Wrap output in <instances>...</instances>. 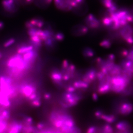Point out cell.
I'll return each mask as SVG.
<instances>
[{
	"label": "cell",
	"mask_w": 133,
	"mask_h": 133,
	"mask_svg": "<svg viewBox=\"0 0 133 133\" xmlns=\"http://www.w3.org/2000/svg\"><path fill=\"white\" fill-rule=\"evenodd\" d=\"M97 127L94 126L89 127L87 129L86 133H97Z\"/></svg>",
	"instance_id": "cell-25"
},
{
	"label": "cell",
	"mask_w": 133,
	"mask_h": 133,
	"mask_svg": "<svg viewBox=\"0 0 133 133\" xmlns=\"http://www.w3.org/2000/svg\"><path fill=\"white\" fill-rule=\"evenodd\" d=\"M4 27V24L2 21H0V30L2 29Z\"/></svg>",
	"instance_id": "cell-26"
},
{
	"label": "cell",
	"mask_w": 133,
	"mask_h": 133,
	"mask_svg": "<svg viewBox=\"0 0 133 133\" xmlns=\"http://www.w3.org/2000/svg\"><path fill=\"white\" fill-rule=\"evenodd\" d=\"M54 37L56 41H61L64 39V36L62 33L58 32L54 34Z\"/></svg>",
	"instance_id": "cell-23"
},
{
	"label": "cell",
	"mask_w": 133,
	"mask_h": 133,
	"mask_svg": "<svg viewBox=\"0 0 133 133\" xmlns=\"http://www.w3.org/2000/svg\"><path fill=\"white\" fill-rule=\"evenodd\" d=\"M1 7L4 12L9 15L16 14L19 11L21 0H2Z\"/></svg>",
	"instance_id": "cell-3"
},
{
	"label": "cell",
	"mask_w": 133,
	"mask_h": 133,
	"mask_svg": "<svg viewBox=\"0 0 133 133\" xmlns=\"http://www.w3.org/2000/svg\"><path fill=\"white\" fill-rule=\"evenodd\" d=\"M131 12L133 13V6L132 7V9L131 10Z\"/></svg>",
	"instance_id": "cell-27"
},
{
	"label": "cell",
	"mask_w": 133,
	"mask_h": 133,
	"mask_svg": "<svg viewBox=\"0 0 133 133\" xmlns=\"http://www.w3.org/2000/svg\"><path fill=\"white\" fill-rule=\"evenodd\" d=\"M100 0L102 5L111 12H114L118 8L116 0Z\"/></svg>",
	"instance_id": "cell-14"
},
{
	"label": "cell",
	"mask_w": 133,
	"mask_h": 133,
	"mask_svg": "<svg viewBox=\"0 0 133 133\" xmlns=\"http://www.w3.org/2000/svg\"><path fill=\"white\" fill-rule=\"evenodd\" d=\"M71 33L73 35L80 36L86 34L88 32V28L85 25L78 24L73 27L71 30Z\"/></svg>",
	"instance_id": "cell-12"
},
{
	"label": "cell",
	"mask_w": 133,
	"mask_h": 133,
	"mask_svg": "<svg viewBox=\"0 0 133 133\" xmlns=\"http://www.w3.org/2000/svg\"><path fill=\"white\" fill-rule=\"evenodd\" d=\"M15 42V39L14 38H10L4 43V46L5 48L8 47L13 45Z\"/></svg>",
	"instance_id": "cell-24"
},
{
	"label": "cell",
	"mask_w": 133,
	"mask_h": 133,
	"mask_svg": "<svg viewBox=\"0 0 133 133\" xmlns=\"http://www.w3.org/2000/svg\"><path fill=\"white\" fill-rule=\"evenodd\" d=\"M102 133H113V129L111 126L109 124H104L102 128Z\"/></svg>",
	"instance_id": "cell-22"
},
{
	"label": "cell",
	"mask_w": 133,
	"mask_h": 133,
	"mask_svg": "<svg viewBox=\"0 0 133 133\" xmlns=\"http://www.w3.org/2000/svg\"><path fill=\"white\" fill-rule=\"evenodd\" d=\"M22 54L23 59L29 65L33 62L37 55L36 52L33 49Z\"/></svg>",
	"instance_id": "cell-15"
},
{
	"label": "cell",
	"mask_w": 133,
	"mask_h": 133,
	"mask_svg": "<svg viewBox=\"0 0 133 133\" xmlns=\"http://www.w3.org/2000/svg\"><path fill=\"white\" fill-rule=\"evenodd\" d=\"M50 119L51 125L60 133H72L76 129L73 118L65 112H54Z\"/></svg>",
	"instance_id": "cell-1"
},
{
	"label": "cell",
	"mask_w": 133,
	"mask_h": 133,
	"mask_svg": "<svg viewBox=\"0 0 133 133\" xmlns=\"http://www.w3.org/2000/svg\"><path fill=\"white\" fill-rule=\"evenodd\" d=\"M117 133H121V132H117Z\"/></svg>",
	"instance_id": "cell-29"
},
{
	"label": "cell",
	"mask_w": 133,
	"mask_h": 133,
	"mask_svg": "<svg viewBox=\"0 0 133 133\" xmlns=\"http://www.w3.org/2000/svg\"><path fill=\"white\" fill-rule=\"evenodd\" d=\"M116 116L113 114H104L103 112L100 119H102L109 123H112L116 120Z\"/></svg>",
	"instance_id": "cell-19"
},
{
	"label": "cell",
	"mask_w": 133,
	"mask_h": 133,
	"mask_svg": "<svg viewBox=\"0 0 133 133\" xmlns=\"http://www.w3.org/2000/svg\"><path fill=\"white\" fill-rule=\"evenodd\" d=\"M45 23L43 18L40 16H36L26 21L25 26L27 29L31 28L41 29L43 27Z\"/></svg>",
	"instance_id": "cell-6"
},
{
	"label": "cell",
	"mask_w": 133,
	"mask_h": 133,
	"mask_svg": "<svg viewBox=\"0 0 133 133\" xmlns=\"http://www.w3.org/2000/svg\"><path fill=\"white\" fill-rule=\"evenodd\" d=\"M124 97L133 96V81H131L121 94Z\"/></svg>",
	"instance_id": "cell-18"
},
{
	"label": "cell",
	"mask_w": 133,
	"mask_h": 133,
	"mask_svg": "<svg viewBox=\"0 0 133 133\" xmlns=\"http://www.w3.org/2000/svg\"><path fill=\"white\" fill-rule=\"evenodd\" d=\"M52 0H34L33 4L38 7L42 9L48 8Z\"/></svg>",
	"instance_id": "cell-17"
},
{
	"label": "cell",
	"mask_w": 133,
	"mask_h": 133,
	"mask_svg": "<svg viewBox=\"0 0 133 133\" xmlns=\"http://www.w3.org/2000/svg\"><path fill=\"white\" fill-rule=\"evenodd\" d=\"M22 121L14 120L8 123L5 133H22Z\"/></svg>",
	"instance_id": "cell-8"
},
{
	"label": "cell",
	"mask_w": 133,
	"mask_h": 133,
	"mask_svg": "<svg viewBox=\"0 0 133 133\" xmlns=\"http://www.w3.org/2000/svg\"><path fill=\"white\" fill-rule=\"evenodd\" d=\"M33 45L31 43L28 45H23L18 48L17 50V53L22 54L33 49Z\"/></svg>",
	"instance_id": "cell-20"
},
{
	"label": "cell",
	"mask_w": 133,
	"mask_h": 133,
	"mask_svg": "<svg viewBox=\"0 0 133 133\" xmlns=\"http://www.w3.org/2000/svg\"><path fill=\"white\" fill-rule=\"evenodd\" d=\"M116 127L118 132L124 133H132V127L129 122L123 120L118 122L116 124Z\"/></svg>",
	"instance_id": "cell-10"
},
{
	"label": "cell",
	"mask_w": 133,
	"mask_h": 133,
	"mask_svg": "<svg viewBox=\"0 0 133 133\" xmlns=\"http://www.w3.org/2000/svg\"><path fill=\"white\" fill-rule=\"evenodd\" d=\"M117 113L122 116H128L133 112V104L127 100L121 101L117 105L116 108Z\"/></svg>",
	"instance_id": "cell-5"
},
{
	"label": "cell",
	"mask_w": 133,
	"mask_h": 133,
	"mask_svg": "<svg viewBox=\"0 0 133 133\" xmlns=\"http://www.w3.org/2000/svg\"><path fill=\"white\" fill-rule=\"evenodd\" d=\"M112 44V42L111 39L108 38H104L100 43V45L101 47L107 49L110 48Z\"/></svg>",
	"instance_id": "cell-21"
},
{
	"label": "cell",
	"mask_w": 133,
	"mask_h": 133,
	"mask_svg": "<svg viewBox=\"0 0 133 133\" xmlns=\"http://www.w3.org/2000/svg\"><path fill=\"white\" fill-rule=\"evenodd\" d=\"M56 7L59 10L63 12H68L72 10V0H54Z\"/></svg>",
	"instance_id": "cell-9"
},
{
	"label": "cell",
	"mask_w": 133,
	"mask_h": 133,
	"mask_svg": "<svg viewBox=\"0 0 133 133\" xmlns=\"http://www.w3.org/2000/svg\"><path fill=\"white\" fill-rule=\"evenodd\" d=\"M118 35L126 44H133V26L130 24H127L118 30Z\"/></svg>",
	"instance_id": "cell-4"
},
{
	"label": "cell",
	"mask_w": 133,
	"mask_h": 133,
	"mask_svg": "<svg viewBox=\"0 0 133 133\" xmlns=\"http://www.w3.org/2000/svg\"><path fill=\"white\" fill-rule=\"evenodd\" d=\"M83 56L87 59H91L95 57L96 52L92 48L89 47L84 48L82 51Z\"/></svg>",
	"instance_id": "cell-16"
},
{
	"label": "cell",
	"mask_w": 133,
	"mask_h": 133,
	"mask_svg": "<svg viewBox=\"0 0 133 133\" xmlns=\"http://www.w3.org/2000/svg\"><path fill=\"white\" fill-rule=\"evenodd\" d=\"M84 22L86 26L92 30H96L100 27V20L94 15L89 14L85 18Z\"/></svg>",
	"instance_id": "cell-7"
},
{
	"label": "cell",
	"mask_w": 133,
	"mask_h": 133,
	"mask_svg": "<svg viewBox=\"0 0 133 133\" xmlns=\"http://www.w3.org/2000/svg\"><path fill=\"white\" fill-rule=\"evenodd\" d=\"M88 7L84 2L72 8L71 10L74 13L79 16L84 15L87 12Z\"/></svg>",
	"instance_id": "cell-13"
},
{
	"label": "cell",
	"mask_w": 133,
	"mask_h": 133,
	"mask_svg": "<svg viewBox=\"0 0 133 133\" xmlns=\"http://www.w3.org/2000/svg\"><path fill=\"white\" fill-rule=\"evenodd\" d=\"M7 65L14 72H20L29 66L23 59L22 55L18 53L12 56L9 59Z\"/></svg>",
	"instance_id": "cell-2"
},
{
	"label": "cell",
	"mask_w": 133,
	"mask_h": 133,
	"mask_svg": "<svg viewBox=\"0 0 133 133\" xmlns=\"http://www.w3.org/2000/svg\"><path fill=\"white\" fill-rule=\"evenodd\" d=\"M1 56H2V55H1V52H0V59L1 57Z\"/></svg>",
	"instance_id": "cell-28"
},
{
	"label": "cell",
	"mask_w": 133,
	"mask_h": 133,
	"mask_svg": "<svg viewBox=\"0 0 133 133\" xmlns=\"http://www.w3.org/2000/svg\"></svg>",
	"instance_id": "cell-30"
},
{
	"label": "cell",
	"mask_w": 133,
	"mask_h": 133,
	"mask_svg": "<svg viewBox=\"0 0 133 133\" xmlns=\"http://www.w3.org/2000/svg\"><path fill=\"white\" fill-rule=\"evenodd\" d=\"M119 65L133 76V56L123 58Z\"/></svg>",
	"instance_id": "cell-11"
}]
</instances>
